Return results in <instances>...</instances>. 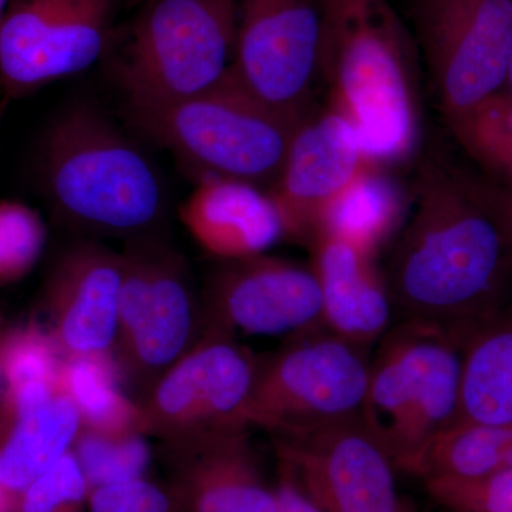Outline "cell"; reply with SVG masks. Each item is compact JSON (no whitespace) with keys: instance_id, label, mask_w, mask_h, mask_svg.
<instances>
[{"instance_id":"1","label":"cell","mask_w":512,"mask_h":512,"mask_svg":"<svg viewBox=\"0 0 512 512\" xmlns=\"http://www.w3.org/2000/svg\"><path fill=\"white\" fill-rule=\"evenodd\" d=\"M399 322L443 330L466 345L512 308V241L480 185L424 157L384 278Z\"/></svg>"},{"instance_id":"2","label":"cell","mask_w":512,"mask_h":512,"mask_svg":"<svg viewBox=\"0 0 512 512\" xmlns=\"http://www.w3.org/2000/svg\"><path fill=\"white\" fill-rule=\"evenodd\" d=\"M320 79L369 163L413 156L421 133L416 43L387 0H326Z\"/></svg>"},{"instance_id":"3","label":"cell","mask_w":512,"mask_h":512,"mask_svg":"<svg viewBox=\"0 0 512 512\" xmlns=\"http://www.w3.org/2000/svg\"><path fill=\"white\" fill-rule=\"evenodd\" d=\"M35 173L53 211L83 231L133 239L151 234L163 218L156 167L90 104H72L50 121Z\"/></svg>"},{"instance_id":"4","label":"cell","mask_w":512,"mask_h":512,"mask_svg":"<svg viewBox=\"0 0 512 512\" xmlns=\"http://www.w3.org/2000/svg\"><path fill=\"white\" fill-rule=\"evenodd\" d=\"M124 106L136 130L173 154L195 180L232 178L266 191L278 181L296 126L256 99L232 70L187 99Z\"/></svg>"},{"instance_id":"5","label":"cell","mask_w":512,"mask_h":512,"mask_svg":"<svg viewBox=\"0 0 512 512\" xmlns=\"http://www.w3.org/2000/svg\"><path fill=\"white\" fill-rule=\"evenodd\" d=\"M237 0H147L104 59L126 104L154 106L210 90L237 50Z\"/></svg>"},{"instance_id":"6","label":"cell","mask_w":512,"mask_h":512,"mask_svg":"<svg viewBox=\"0 0 512 512\" xmlns=\"http://www.w3.org/2000/svg\"><path fill=\"white\" fill-rule=\"evenodd\" d=\"M360 419L394 468L409 471L460 416L463 345L443 330L399 322L379 340Z\"/></svg>"},{"instance_id":"7","label":"cell","mask_w":512,"mask_h":512,"mask_svg":"<svg viewBox=\"0 0 512 512\" xmlns=\"http://www.w3.org/2000/svg\"><path fill=\"white\" fill-rule=\"evenodd\" d=\"M121 258L113 356L121 379L144 394L200 340L201 296L183 255L156 235L130 239Z\"/></svg>"},{"instance_id":"8","label":"cell","mask_w":512,"mask_h":512,"mask_svg":"<svg viewBox=\"0 0 512 512\" xmlns=\"http://www.w3.org/2000/svg\"><path fill=\"white\" fill-rule=\"evenodd\" d=\"M369 365L365 350L323 325L289 336L275 355L258 359L248 426L281 439L360 417Z\"/></svg>"},{"instance_id":"9","label":"cell","mask_w":512,"mask_h":512,"mask_svg":"<svg viewBox=\"0 0 512 512\" xmlns=\"http://www.w3.org/2000/svg\"><path fill=\"white\" fill-rule=\"evenodd\" d=\"M417 42L448 124L504 92L512 0H413Z\"/></svg>"},{"instance_id":"10","label":"cell","mask_w":512,"mask_h":512,"mask_svg":"<svg viewBox=\"0 0 512 512\" xmlns=\"http://www.w3.org/2000/svg\"><path fill=\"white\" fill-rule=\"evenodd\" d=\"M117 0H10L0 23V97L15 100L89 70L113 39Z\"/></svg>"},{"instance_id":"11","label":"cell","mask_w":512,"mask_h":512,"mask_svg":"<svg viewBox=\"0 0 512 512\" xmlns=\"http://www.w3.org/2000/svg\"><path fill=\"white\" fill-rule=\"evenodd\" d=\"M258 359L232 336L204 332L138 400L137 431L174 443L249 427Z\"/></svg>"},{"instance_id":"12","label":"cell","mask_w":512,"mask_h":512,"mask_svg":"<svg viewBox=\"0 0 512 512\" xmlns=\"http://www.w3.org/2000/svg\"><path fill=\"white\" fill-rule=\"evenodd\" d=\"M231 70L248 92L298 123L320 79L326 0H237Z\"/></svg>"},{"instance_id":"13","label":"cell","mask_w":512,"mask_h":512,"mask_svg":"<svg viewBox=\"0 0 512 512\" xmlns=\"http://www.w3.org/2000/svg\"><path fill=\"white\" fill-rule=\"evenodd\" d=\"M202 333L296 335L322 325V298L312 266L265 254L228 259L201 295Z\"/></svg>"},{"instance_id":"14","label":"cell","mask_w":512,"mask_h":512,"mask_svg":"<svg viewBox=\"0 0 512 512\" xmlns=\"http://www.w3.org/2000/svg\"><path fill=\"white\" fill-rule=\"evenodd\" d=\"M275 447L320 511L399 512L392 460L360 417L275 439Z\"/></svg>"},{"instance_id":"15","label":"cell","mask_w":512,"mask_h":512,"mask_svg":"<svg viewBox=\"0 0 512 512\" xmlns=\"http://www.w3.org/2000/svg\"><path fill=\"white\" fill-rule=\"evenodd\" d=\"M369 164L352 121L329 104L312 106L293 128L278 181L269 190L286 237L309 244L323 214Z\"/></svg>"},{"instance_id":"16","label":"cell","mask_w":512,"mask_h":512,"mask_svg":"<svg viewBox=\"0 0 512 512\" xmlns=\"http://www.w3.org/2000/svg\"><path fill=\"white\" fill-rule=\"evenodd\" d=\"M123 258L80 242L57 258L45 282L43 305L49 330L64 359L113 355Z\"/></svg>"},{"instance_id":"17","label":"cell","mask_w":512,"mask_h":512,"mask_svg":"<svg viewBox=\"0 0 512 512\" xmlns=\"http://www.w3.org/2000/svg\"><path fill=\"white\" fill-rule=\"evenodd\" d=\"M248 430L165 443L180 512H278L276 490L262 477Z\"/></svg>"},{"instance_id":"18","label":"cell","mask_w":512,"mask_h":512,"mask_svg":"<svg viewBox=\"0 0 512 512\" xmlns=\"http://www.w3.org/2000/svg\"><path fill=\"white\" fill-rule=\"evenodd\" d=\"M308 245L322 298V325L366 352L386 335L394 316L375 256L328 234L316 235Z\"/></svg>"},{"instance_id":"19","label":"cell","mask_w":512,"mask_h":512,"mask_svg":"<svg viewBox=\"0 0 512 512\" xmlns=\"http://www.w3.org/2000/svg\"><path fill=\"white\" fill-rule=\"evenodd\" d=\"M180 218L195 242L221 261L265 254L286 238L272 195L232 178L198 180L180 208Z\"/></svg>"},{"instance_id":"20","label":"cell","mask_w":512,"mask_h":512,"mask_svg":"<svg viewBox=\"0 0 512 512\" xmlns=\"http://www.w3.org/2000/svg\"><path fill=\"white\" fill-rule=\"evenodd\" d=\"M82 419L62 389L43 406L0 424V487L16 501L72 450Z\"/></svg>"},{"instance_id":"21","label":"cell","mask_w":512,"mask_h":512,"mask_svg":"<svg viewBox=\"0 0 512 512\" xmlns=\"http://www.w3.org/2000/svg\"><path fill=\"white\" fill-rule=\"evenodd\" d=\"M383 168L369 163L360 171L329 205L315 237L332 235L376 256L406 215L404 192Z\"/></svg>"},{"instance_id":"22","label":"cell","mask_w":512,"mask_h":512,"mask_svg":"<svg viewBox=\"0 0 512 512\" xmlns=\"http://www.w3.org/2000/svg\"><path fill=\"white\" fill-rule=\"evenodd\" d=\"M457 423H512V308L463 346Z\"/></svg>"},{"instance_id":"23","label":"cell","mask_w":512,"mask_h":512,"mask_svg":"<svg viewBox=\"0 0 512 512\" xmlns=\"http://www.w3.org/2000/svg\"><path fill=\"white\" fill-rule=\"evenodd\" d=\"M512 467V423H456L424 447L407 473L471 478Z\"/></svg>"},{"instance_id":"24","label":"cell","mask_w":512,"mask_h":512,"mask_svg":"<svg viewBox=\"0 0 512 512\" xmlns=\"http://www.w3.org/2000/svg\"><path fill=\"white\" fill-rule=\"evenodd\" d=\"M120 380L113 355L64 360L63 389L76 404L82 427L103 433L137 431L138 404L124 394Z\"/></svg>"},{"instance_id":"25","label":"cell","mask_w":512,"mask_h":512,"mask_svg":"<svg viewBox=\"0 0 512 512\" xmlns=\"http://www.w3.org/2000/svg\"><path fill=\"white\" fill-rule=\"evenodd\" d=\"M89 490L147 477L151 450L138 431L103 433L82 427L72 447Z\"/></svg>"},{"instance_id":"26","label":"cell","mask_w":512,"mask_h":512,"mask_svg":"<svg viewBox=\"0 0 512 512\" xmlns=\"http://www.w3.org/2000/svg\"><path fill=\"white\" fill-rule=\"evenodd\" d=\"M448 126L471 156L512 184V100L507 93L495 94Z\"/></svg>"},{"instance_id":"27","label":"cell","mask_w":512,"mask_h":512,"mask_svg":"<svg viewBox=\"0 0 512 512\" xmlns=\"http://www.w3.org/2000/svg\"><path fill=\"white\" fill-rule=\"evenodd\" d=\"M0 359L5 393L29 384H62L66 359L50 333L35 323L3 332Z\"/></svg>"},{"instance_id":"28","label":"cell","mask_w":512,"mask_h":512,"mask_svg":"<svg viewBox=\"0 0 512 512\" xmlns=\"http://www.w3.org/2000/svg\"><path fill=\"white\" fill-rule=\"evenodd\" d=\"M46 242V224L35 208L0 201V286L26 278L42 258Z\"/></svg>"},{"instance_id":"29","label":"cell","mask_w":512,"mask_h":512,"mask_svg":"<svg viewBox=\"0 0 512 512\" xmlns=\"http://www.w3.org/2000/svg\"><path fill=\"white\" fill-rule=\"evenodd\" d=\"M424 485L451 512H512V467L480 477L429 478Z\"/></svg>"},{"instance_id":"30","label":"cell","mask_w":512,"mask_h":512,"mask_svg":"<svg viewBox=\"0 0 512 512\" xmlns=\"http://www.w3.org/2000/svg\"><path fill=\"white\" fill-rule=\"evenodd\" d=\"M89 485L73 450L64 454L16 501V512H89Z\"/></svg>"},{"instance_id":"31","label":"cell","mask_w":512,"mask_h":512,"mask_svg":"<svg viewBox=\"0 0 512 512\" xmlns=\"http://www.w3.org/2000/svg\"><path fill=\"white\" fill-rule=\"evenodd\" d=\"M89 512H180L173 491L148 478L90 491Z\"/></svg>"},{"instance_id":"32","label":"cell","mask_w":512,"mask_h":512,"mask_svg":"<svg viewBox=\"0 0 512 512\" xmlns=\"http://www.w3.org/2000/svg\"><path fill=\"white\" fill-rule=\"evenodd\" d=\"M275 490L278 497V512H322L305 493L292 468L282 460H279L278 483Z\"/></svg>"},{"instance_id":"33","label":"cell","mask_w":512,"mask_h":512,"mask_svg":"<svg viewBox=\"0 0 512 512\" xmlns=\"http://www.w3.org/2000/svg\"><path fill=\"white\" fill-rule=\"evenodd\" d=\"M480 187L488 207L512 241V188L498 190V188L483 187V185Z\"/></svg>"},{"instance_id":"34","label":"cell","mask_w":512,"mask_h":512,"mask_svg":"<svg viewBox=\"0 0 512 512\" xmlns=\"http://www.w3.org/2000/svg\"><path fill=\"white\" fill-rule=\"evenodd\" d=\"M0 512H16V500L0 487Z\"/></svg>"},{"instance_id":"35","label":"cell","mask_w":512,"mask_h":512,"mask_svg":"<svg viewBox=\"0 0 512 512\" xmlns=\"http://www.w3.org/2000/svg\"><path fill=\"white\" fill-rule=\"evenodd\" d=\"M10 106V101L0 97V128H2L3 120H5L6 113Z\"/></svg>"},{"instance_id":"36","label":"cell","mask_w":512,"mask_h":512,"mask_svg":"<svg viewBox=\"0 0 512 512\" xmlns=\"http://www.w3.org/2000/svg\"><path fill=\"white\" fill-rule=\"evenodd\" d=\"M3 332H0V342H2ZM3 394H5V380H3L2 359H0V409H2Z\"/></svg>"},{"instance_id":"37","label":"cell","mask_w":512,"mask_h":512,"mask_svg":"<svg viewBox=\"0 0 512 512\" xmlns=\"http://www.w3.org/2000/svg\"><path fill=\"white\" fill-rule=\"evenodd\" d=\"M504 92L508 94V97L512 100V57L510 63V69H508L507 83H505Z\"/></svg>"},{"instance_id":"38","label":"cell","mask_w":512,"mask_h":512,"mask_svg":"<svg viewBox=\"0 0 512 512\" xmlns=\"http://www.w3.org/2000/svg\"><path fill=\"white\" fill-rule=\"evenodd\" d=\"M399 512H419L412 503L406 500H400Z\"/></svg>"},{"instance_id":"39","label":"cell","mask_w":512,"mask_h":512,"mask_svg":"<svg viewBox=\"0 0 512 512\" xmlns=\"http://www.w3.org/2000/svg\"><path fill=\"white\" fill-rule=\"evenodd\" d=\"M10 0H0V23H2L3 16H5L6 9H8Z\"/></svg>"}]
</instances>
